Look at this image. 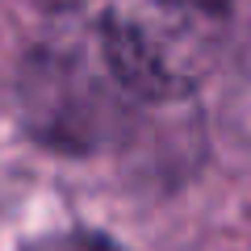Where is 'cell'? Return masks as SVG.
Returning <instances> with one entry per match:
<instances>
[{
    "label": "cell",
    "instance_id": "6da1fadb",
    "mask_svg": "<svg viewBox=\"0 0 251 251\" xmlns=\"http://www.w3.org/2000/svg\"><path fill=\"white\" fill-rule=\"evenodd\" d=\"M226 21L230 0H113L105 13V54L126 88L172 100L205 80Z\"/></svg>",
    "mask_w": 251,
    "mask_h": 251
},
{
    "label": "cell",
    "instance_id": "7a4b0ae2",
    "mask_svg": "<svg viewBox=\"0 0 251 251\" xmlns=\"http://www.w3.org/2000/svg\"><path fill=\"white\" fill-rule=\"evenodd\" d=\"M42 251H113V247H105V243H88V239H67V243H50V247H42Z\"/></svg>",
    "mask_w": 251,
    "mask_h": 251
},
{
    "label": "cell",
    "instance_id": "3957f363",
    "mask_svg": "<svg viewBox=\"0 0 251 251\" xmlns=\"http://www.w3.org/2000/svg\"><path fill=\"white\" fill-rule=\"evenodd\" d=\"M38 4H46V9H67V4H75V0H38Z\"/></svg>",
    "mask_w": 251,
    "mask_h": 251
}]
</instances>
